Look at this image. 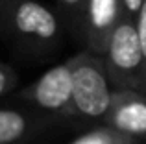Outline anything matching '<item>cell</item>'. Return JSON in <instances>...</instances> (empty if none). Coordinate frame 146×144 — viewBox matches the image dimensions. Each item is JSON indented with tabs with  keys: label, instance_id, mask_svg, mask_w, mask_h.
<instances>
[{
	"label": "cell",
	"instance_id": "6da1fadb",
	"mask_svg": "<svg viewBox=\"0 0 146 144\" xmlns=\"http://www.w3.org/2000/svg\"><path fill=\"white\" fill-rule=\"evenodd\" d=\"M104 65L117 90H139L146 94V69L135 20L122 18L109 39Z\"/></svg>",
	"mask_w": 146,
	"mask_h": 144
},
{
	"label": "cell",
	"instance_id": "7a4b0ae2",
	"mask_svg": "<svg viewBox=\"0 0 146 144\" xmlns=\"http://www.w3.org/2000/svg\"><path fill=\"white\" fill-rule=\"evenodd\" d=\"M100 55L80 54L70 59L72 70V109L85 118H107L115 104V90Z\"/></svg>",
	"mask_w": 146,
	"mask_h": 144
},
{
	"label": "cell",
	"instance_id": "3957f363",
	"mask_svg": "<svg viewBox=\"0 0 146 144\" xmlns=\"http://www.w3.org/2000/svg\"><path fill=\"white\" fill-rule=\"evenodd\" d=\"M4 26H9L22 41L41 46L56 43L61 32L59 17L37 0H17L11 6Z\"/></svg>",
	"mask_w": 146,
	"mask_h": 144
},
{
	"label": "cell",
	"instance_id": "277c9868",
	"mask_svg": "<svg viewBox=\"0 0 146 144\" xmlns=\"http://www.w3.org/2000/svg\"><path fill=\"white\" fill-rule=\"evenodd\" d=\"M124 18L122 0H87L82 18L80 35L94 55L104 57L109 39L118 22Z\"/></svg>",
	"mask_w": 146,
	"mask_h": 144
},
{
	"label": "cell",
	"instance_id": "5b68a950",
	"mask_svg": "<svg viewBox=\"0 0 146 144\" xmlns=\"http://www.w3.org/2000/svg\"><path fill=\"white\" fill-rule=\"evenodd\" d=\"M72 70L68 63L48 69L32 87V98L41 109L52 113H74L72 109Z\"/></svg>",
	"mask_w": 146,
	"mask_h": 144
},
{
	"label": "cell",
	"instance_id": "8992f818",
	"mask_svg": "<svg viewBox=\"0 0 146 144\" xmlns=\"http://www.w3.org/2000/svg\"><path fill=\"white\" fill-rule=\"evenodd\" d=\"M107 120L111 129L124 137H146V94L139 90H115V104Z\"/></svg>",
	"mask_w": 146,
	"mask_h": 144
},
{
	"label": "cell",
	"instance_id": "52a82bcc",
	"mask_svg": "<svg viewBox=\"0 0 146 144\" xmlns=\"http://www.w3.org/2000/svg\"><path fill=\"white\" fill-rule=\"evenodd\" d=\"M28 131V120L15 109H0V144H13Z\"/></svg>",
	"mask_w": 146,
	"mask_h": 144
},
{
	"label": "cell",
	"instance_id": "ba28073f",
	"mask_svg": "<svg viewBox=\"0 0 146 144\" xmlns=\"http://www.w3.org/2000/svg\"><path fill=\"white\" fill-rule=\"evenodd\" d=\"M87 0H59V7L63 13L65 20L70 28L82 30V18H83V9H85Z\"/></svg>",
	"mask_w": 146,
	"mask_h": 144
},
{
	"label": "cell",
	"instance_id": "9c48e42d",
	"mask_svg": "<svg viewBox=\"0 0 146 144\" xmlns=\"http://www.w3.org/2000/svg\"><path fill=\"white\" fill-rule=\"evenodd\" d=\"M135 26H137V33H139L141 48H143V55H144V69H146V0L135 18Z\"/></svg>",
	"mask_w": 146,
	"mask_h": 144
},
{
	"label": "cell",
	"instance_id": "30bf717a",
	"mask_svg": "<svg viewBox=\"0 0 146 144\" xmlns=\"http://www.w3.org/2000/svg\"><path fill=\"white\" fill-rule=\"evenodd\" d=\"M144 0H122V9H124V17L135 20L139 15L141 7H143Z\"/></svg>",
	"mask_w": 146,
	"mask_h": 144
},
{
	"label": "cell",
	"instance_id": "8fae6325",
	"mask_svg": "<svg viewBox=\"0 0 146 144\" xmlns=\"http://www.w3.org/2000/svg\"><path fill=\"white\" fill-rule=\"evenodd\" d=\"M11 74H9V70L7 69H4V67H0V94H4L7 89H9V85H11Z\"/></svg>",
	"mask_w": 146,
	"mask_h": 144
},
{
	"label": "cell",
	"instance_id": "7c38bea8",
	"mask_svg": "<svg viewBox=\"0 0 146 144\" xmlns=\"http://www.w3.org/2000/svg\"><path fill=\"white\" fill-rule=\"evenodd\" d=\"M17 2V0H0V22H6V18H7V13H9V9H11V6Z\"/></svg>",
	"mask_w": 146,
	"mask_h": 144
}]
</instances>
